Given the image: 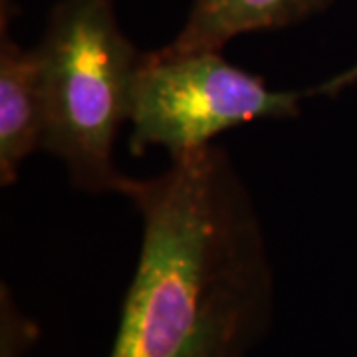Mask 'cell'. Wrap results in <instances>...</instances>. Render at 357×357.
<instances>
[{
    "label": "cell",
    "mask_w": 357,
    "mask_h": 357,
    "mask_svg": "<svg viewBox=\"0 0 357 357\" xmlns=\"http://www.w3.org/2000/svg\"><path fill=\"white\" fill-rule=\"evenodd\" d=\"M137 268L109 357H246L274 316V270L246 183L215 143L133 178Z\"/></svg>",
    "instance_id": "obj_1"
},
{
    "label": "cell",
    "mask_w": 357,
    "mask_h": 357,
    "mask_svg": "<svg viewBox=\"0 0 357 357\" xmlns=\"http://www.w3.org/2000/svg\"><path fill=\"white\" fill-rule=\"evenodd\" d=\"M44 114L42 149L64 163L77 191L126 195L114 159L129 123L143 54L117 22L114 0H60L34 48Z\"/></svg>",
    "instance_id": "obj_2"
},
{
    "label": "cell",
    "mask_w": 357,
    "mask_h": 357,
    "mask_svg": "<svg viewBox=\"0 0 357 357\" xmlns=\"http://www.w3.org/2000/svg\"><path fill=\"white\" fill-rule=\"evenodd\" d=\"M351 74L306 89H270L266 79L230 64L220 52H145L131 93L129 149L163 147L173 157L255 119L296 117L302 102L330 93Z\"/></svg>",
    "instance_id": "obj_3"
},
{
    "label": "cell",
    "mask_w": 357,
    "mask_h": 357,
    "mask_svg": "<svg viewBox=\"0 0 357 357\" xmlns=\"http://www.w3.org/2000/svg\"><path fill=\"white\" fill-rule=\"evenodd\" d=\"M326 4L328 0H192L181 32L159 50L167 54L222 52L230 40L298 24Z\"/></svg>",
    "instance_id": "obj_5"
},
{
    "label": "cell",
    "mask_w": 357,
    "mask_h": 357,
    "mask_svg": "<svg viewBox=\"0 0 357 357\" xmlns=\"http://www.w3.org/2000/svg\"><path fill=\"white\" fill-rule=\"evenodd\" d=\"M0 34V183L8 187L24 159L42 149L44 114L36 50L14 42L4 16Z\"/></svg>",
    "instance_id": "obj_4"
}]
</instances>
